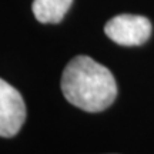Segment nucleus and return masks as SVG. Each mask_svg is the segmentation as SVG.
I'll use <instances>...</instances> for the list:
<instances>
[{"mask_svg": "<svg viewBox=\"0 0 154 154\" xmlns=\"http://www.w3.org/2000/svg\"><path fill=\"white\" fill-rule=\"evenodd\" d=\"M61 91L69 103L88 113L106 110L117 96L111 72L88 56L69 61L61 76Z\"/></svg>", "mask_w": 154, "mask_h": 154, "instance_id": "nucleus-1", "label": "nucleus"}, {"mask_svg": "<svg viewBox=\"0 0 154 154\" xmlns=\"http://www.w3.org/2000/svg\"><path fill=\"white\" fill-rule=\"evenodd\" d=\"M26 120V104L22 94L0 79V137H13Z\"/></svg>", "mask_w": 154, "mask_h": 154, "instance_id": "nucleus-3", "label": "nucleus"}, {"mask_svg": "<svg viewBox=\"0 0 154 154\" xmlns=\"http://www.w3.org/2000/svg\"><path fill=\"white\" fill-rule=\"evenodd\" d=\"M107 37L121 46H140L149 40L151 23L137 14H119L110 19L104 27Z\"/></svg>", "mask_w": 154, "mask_h": 154, "instance_id": "nucleus-2", "label": "nucleus"}, {"mask_svg": "<svg viewBox=\"0 0 154 154\" xmlns=\"http://www.w3.org/2000/svg\"><path fill=\"white\" fill-rule=\"evenodd\" d=\"M72 3L73 0H34L32 9L40 23H59Z\"/></svg>", "mask_w": 154, "mask_h": 154, "instance_id": "nucleus-4", "label": "nucleus"}]
</instances>
